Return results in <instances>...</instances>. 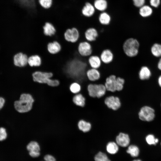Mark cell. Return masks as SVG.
Instances as JSON below:
<instances>
[{"mask_svg":"<svg viewBox=\"0 0 161 161\" xmlns=\"http://www.w3.org/2000/svg\"><path fill=\"white\" fill-rule=\"evenodd\" d=\"M79 129L84 133L89 131L91 128V125L89 122L83 120H80L78 124Z\"/></svg>","mask_w":161,"mask_h":161,"instance_id":"cell-26","label":"cell"},{"mask_svg":"<svg viewBox=\"0 0 161 161\" xmlns=\"http://www.w3.org/2000/svg\"><path fill=\"white\" fill-rule=\"evenodd\" d=\"M115 142L120 147L127 148L130 144L131 139L127 134L120 132L116 136Z\"/></svg>","mask_w":161,"mask_h":161,"instance_id":"cell-11","label":"cell"},{"mask_svg":"<svg viewBox=\"0 0 161 161\" xmlns=\"http://www.w3.org/2000/svg\"><path fill=\"white\" fill-rule=\"evenodd\" d=\"M26 148L29 151H40L41 149L39 143L35 141H31L27 145Z\"/></svg>","mask_w":161,"mask_h":161,"instance_id":"cell-29","label":"cell"},{"mask_svg":"<svg viewBox=\"0 0 161 161\" xmlns=\"http://www.w3.org/2000/svg\"><path fill=\"white\" fill-rule=\"evenodd\" d=\"M86 74L87 78L91 81H96L100 78V73L98 69H89L87 70Z\"/></svg>","mask_w":161,"mask_h":161,"instance_id":"cell-15","label":"cell"},{"mask_svg":"<svg viewBox=\"0 0 161 161\" xmlns=\"http://www.w3.org/2000/svg\"></svg>","mask_w":161,"mask_h":161,"instance_id":"cell-46","label":"cell"},{"mask_svg":"<svg viewBox=\"0 0 161 161\" xmlns=\"http://www.w3.org/2000/svg\"><path fill=\"white\" fill-rule=\"evenodd\" d=\"M95 161H111L106 154L102 151H99L95 155Z\"/></svg>","mask_w":161,"mask_h":161,"instance_id":"cell-32","label":"cell"},{"mask_svg":"<svg viewBox=\"0 0 161 161\" xmlns=\"http://www.w3.org/2000/svg\"><path fill=\"white\" fill-rule=\"evenodd\" d=\"M28 63L30 66H39L41 64V59L38 55H32L28 57Z\"/></svg>","mask_w":161,"mask_h":161,"instance_id":"cell-22","label":"cell"},{"mask_svg":"<svg viewBox=\"0 0 161 161\" xmlns=\"http://www.w3.org/2000/svg\"><path fill=\"white\" fill-rule=\"evenodd\" d=\"M151 75V72L150 69L146 66L142 67L138 73L139 77L142 80L148 79Z\"/></svg>","mask_w":161,"mask_h":161,"instance_id":"cell-21","label":"cell"},{"mask_svg":"<svg viewBox=\"0 0 161 161\" xmlns=\"http://www.w3.org/2000/svg\"><path fill=\"white\" fill-rule=\"evenodd\" d=\"M72 100L76 105L83 107L85 104V98L82 94L80 93L75 94Z\"/></svg>","mask_w":161,"mask_h":161,"instance_id":"cell-25","label":"cell"},{"mask_svg":"<svg viewBox=\"0 0 161 161\" xmlns=\"http://www.w3.org/2000/svg\"><path fill=\"white\" fill-rule=\"evenodd\" d=\"M151 51L152 54L157 57L161 56V44L155 43L152 46Z\"/></svg>","mask_w":161,"mask_h":161,"instance_id":"cell-31","label":"cell"},{"mask_svg":"<svg viewBox=\"0 0 161 161\" xmlns=\"http://www.w3.org/2000/svg\"><path fill=\"white\" fill-rule=\"evenodd\" d=\"M29 155L32 157H37L40 155V151H31L29 152Z\"/></svg>","mask_w":161,"mask_h":161,"instance_id":"cell-41","label":"cell"},{"mask_svg":"<svg viewBox=\"0 0 161 161\" xmlns=\"http://www.w3.org/2000/svg\"><path fill=\"white\" fill-rule=\"evenodd\" d=\"M28 58L26 54L21 52L17 53L13 57L14 65L17 67H24L28 64Z\"/></svg>","mask_w":161,"mask_h":161,"instance_id":"cell-10","label":"cell"},{"mask_svg":"<svg viewBox=\"0 0 161 161\" xmlns=\"http://www.w3.org/2000/svg\"><path fill=\"white\" fill-rule=\"evenodd\" d=\"M116 76L112 75L107 77L104 85L107 91L114 92L116 91Z\"/></svg>","mask_w":161,"mask_h":161,"instance_id":"cell-12","label":"cell"},{"mask_svg":"<svg viewBox=\"0 0 161 161\" xmlns=\"http://www.w3.org/2000/svg\"><path fill=\"white\" fill-rule=\"evenodd\" d=\"M78 51L81 56L83 57H89L92 54V46L90 43L87 41L81 42L78 45Z\"/></svg>","mask_w":161,"mask_h":161,"instance_id":"cell-8","label":"cell"},{"mask_svg":"<svg viewBox=\"0 0 161 161\" xmlns=\"http://www.w3.org/2000/svg\"><path fill=\"white\" fill-rule=\"evenodd\" d=\"M34 101V99L31 94L23 93L21 95L19 100L14 101V107L19 113L27 112L32 109Z\"/></svg>","mask_w":161,"mask_h":161,"instance_id":"cell-2","label":"cell"},{"mask_svg":"<svg viewBox=\"0 0 161 161\" xmlns=\"http://www.w3.org/2000/svg\"><path fill=\"white\" fill-rule=\"evenodd\" d=\"M5 102L4 99L0 97V109L3 107Z\"/></svg>","mask_w":161,"mask_h":161,"instance_id":"cell-42","label":"cell"},{"mask_svg":"<svg viewBox=\"0 0 161 161\" xmlns=\"http://www.w3.org/2000/svg\"><path fill=\"white\" fill-rule=\"evenodd\" d=\"M140 44L136 38H130L127 39L123 43V49L128 56L134 57L137 55L139 52Z\"/></svg>","mask_w":161,"mask_h":161,"instance_id":"cell-4","label":"cell"},{"mask_svg":"<svg viewBox=\"0 0 161 161\" xmlns=\"http://www.w3.org/2000/svg\"><path fill=\"white\" fill-rule=\"evenodd\" d=\"M132 161H142L140 160L139 159H135L133 160Z\"/></svg>","mask_w":161,"mask_h":161,"instance_id":"cell-45","label":"cell"},{"mask_svg":"<svg viewBox=\"0 0 161 161\" xmlns=\"http://www.w3.org/2000/svg\"><path fill=\"white\" fill-rule=\"evenodd\" d=\"M94 6L98 10L103 11L107 8V3L106 0H95Z\"/></svg>","mask_w":161,"mask_h":161,"instance_id":"cell-28","label":"cell"},{"mask_svg":"<svg viewBox=\"0 0 161 161\" xmlns=\"http://www.w3.org/2000/svg\"><path fill=\"white\" fill-rule=\"evenodd\" d=\"M139 13L142 16L147 17L152 14V10L149 6L143 5L140 7Z\"/></svg>","mask_w":161,"mask_h":161,"instance_id":"cell-30","label":"cell"},{"mask_svg":"<svg viewBox=\"0 0 161 161\" xmlns=\"http://www.w3.org/2000/svg\"><path fill=\"white\" fill-rule=\"evenodd\" d=\"M40 4L44 8L48 9L51 6L52 3V0H38Z\"/></svg>","mask_w":161,"mask_h":161,"instance_id":"cell-36","label":"cell"},{"mask_svg":"<svg viewBox=\"0 0 161 161\" xmlns=\"http://www.w3.org/2000/svg\"><path fill=\"white\" fill-rule=\"evenodd\" d=\"M104 102L107 107L114 110L118 109L121 106V102L119 98L114 96L107 97L105 99Z\"/></svg>","mask_w":161,"mask_h":161,"instance_id":"cell-9","label":"cell"},{"mask_svg":"<svg viewBox=\"0 0 161 161\" xmlns=\"http://www.w3.org/2000/svg\"><path fill=\"white\" fill-rule=\"evenodd\" d=\"M23 7L34 10L35 7V0H16Z\"/></svg>","mask_w":161,"mask_h":161,"instance_id":"cell-23","label":"cell"},{"mask_svg":"<svg viewBox=\"0 0 161 161\" xmlns=\"http://www.w3.org/2000/svg\"><path fill=\"white\" fill-rule=\"evenodd\" d=\"M45 161H56L55 158L52 156L47 154L45 155L44 158Z\"/></svg>","mask_w":161,"mask_h":161,"instance_id":"cell-40","label":"cell"},{"mask_svg":"<svg viewBox=\"0 0 161 161\" xmlns=\"http://www.w3.org/2000/svg\"><path fill=\"white\" fill-rule=\"evenodd\" d=\"M127 148L126 152L129 154L131 157H136L139 155L140 149L136 145L130 144Z\"/></svg>","mask_w":161,"mask_h":161,"instance_id":"cell-24","label":"cell"},{"mask_svg":"<svg viewBox=\"0 0 161 161\" xmlns=\"http://www.w3.org/2000/svg\"><path fill=\"white\" fill-rule=\"evenodd\" d=\"M44 34L47 36H51L54 35L56 32V30L53 24L50 22L45 23L43 27Z\"/></svg>","mask_w":161,"mask_h":161,"instance_id":"cell-16","label":"cell"},{"mask_svg":"<svg viewBox=\"0 0 161 161\" xmlns=\"http://www.w3.org/2000/svg\"><path fill=\"white\" fill-rule=\"evenodd\" d=\"M111 17L107 13L103 12L99 15V21L101 25H109L111 21Z\"/></svg>","mask_w":161,"mask_h":161,"instance_id":"cell-27","label":"cell"},{"mask_svg":"<svg viewBox=\"0 0 161 161\" xmlns=\"http://www.w3.org/2000/svg\"><path fill=\"white\" fill-rule=\"evenodd\" d=\"M120 147L115 141H111L106 144L105 149L106 151L111 154H115L118 152Z\"/></svg>","mask_w":161,"mask_h":161,"instance_id":"cell-17","label":"cell"},{"mask_svg":"<svg viewBox=\"0 0 161 161\" xmlns=\"http://www.w3.org/2000/svg\"><path fill=\"white\" fill-rule=\"evenodd\" d=\"M53 74L51 72L37 71L32 74L33 80L41 83L47 84L51 86H56L59 84V81L57 80H52L50 78Z\"/></svg>","mask_w":161,"mask_h":161,"instance_id":"cell-3","label":"cell"},{"mask_svg":"<svg viewBox=\"0 0 161 161\" xmlns=\"http://www.w3.org/2000/svg\"><path fill=\"white\" fill-rule=\"evenodd\" d=\"M7 137V134L6 129L3 128H0V141L5 140Z\"/></svg>","mask_w":161,"mask_h":161,"instance_id":"cell-37","label":"cell"},{"mask_svg":"<svg viewBox=\"0 0 161 161\" xmlns=\"http://www.w3.org/2000/svg\"><path fill=\"white\" fill-rule=\"evenodd\" d=\"M158 83L159 86L161 87V75L158 78Z\"/></svg>","mask_w":161,"mask_h":161,"instance_id":"cell-44","label":"cell"},{"mask_svg":"<svg viewBox=\"0 0 161 161\" xmlns=\"http://www.w3.org/2000/svg\"><path fill=\"white\" fill-rule=\"evenodd\" d=\"M134 5L137 7H141L144 5L145 0H132Z\"/></svg>","mask_w":161,"mask_h":161,"instance_id":"cell-38","label":"cell"},{"mask_svg":"<svg viewBox=\"0 0 161 161\" xmlns=\"http://www.w3.org/2000/svg\"><path fill=\"white\" fill-rule=\"evenodd\" d=\"M87 90L90 97L98 98L103 96L106 91L105 85L102 84L90 83L88 86Z\"/></svg>","mask_w":161,"mask_h":161,"instance_id":"cell-5","label":"cell"},{"mask_svg":"<svg viewBox=\"0 0 161 161\" xmlns=\"http://www.w3.org/2000/svg\"><path fill=\"white\" fill-rule=\"evenodd\" d=\"M160 0H150V2L151 5L152 7H157L160 4Z\"/></svg>","mask_w":161,"mask_h":161,"instance_id":"cell-39","label":"cell"},{"mask_svg":"<svg viewBox=\"0 0 161 161\" xmlns=\"http://www.w3.org/2000/svg\"><path fill=\"white\" fill-rule=\"evenodd\" d=\"M145 139L147 143L149 145H156L159 141L158 139L156 138L152 134H149L147 135Z\"/></svg>","mask_w":161,"mask_h":161,"instance_id":"cell-33","label":"cell"},{"mask_svg":"<svg viewBox=\"0 0 161 161\" xmlns=\"http://www.w3.org/2000/svg\"><path fill=\"white\" fill-rule=\"evenodd\" d=\"M65 39L67 41L75 43L78 39L79 33L78 30L75 27L67 29L64 33Z\"/></svg>","mask_w":161,"mask_h":161,"instance_id":"cell-7","label":"cell"},{"mask_svg":"<svg viewBox=\"0 0 161 161\" xmlns=\"http://www.w3.org/2000/svg\"><path fill=\"white\" fill-rule=\"evenodd\" d=\"M62 64V69L66 76L72 82H77L80 86L88 85L91 81L87 78V70L91 68L88 62L89 57H83L76 50L66 56Z\"/></svg>","mask_w":161,"mask_h":161,"instance_id":"cell-1","label":"cell"},{"mask_svg":"<svg viewBox=\"0 0 161 161\" xmlns=\"http://www.w3.org/2000/svg\"><path fill=\"white\" fill-rule=\"evenodd\" d=\"M95 12V7L89 2H86L82 10L83 14L84 16L88 17L92 16Z\"/></svg>","mask_w":161,"mask_h":161,"instance_id":"cell-20","label":"cell"},{"mask_svg":"<svg viewBox=\"0 0 161 161\" xmlns=\"http://www.w3.org/2000/svg\"><path fill=\"white\" fill-rule=\"evenodd\" d=\"M138 116L141 120L151 121L154 119L155 116L154 110L150 106H145L140 109L138 113Z\"/></svg>","mask_w":161,"mask_h":161,"instance_id":"cell-6","label":"cell"},{"mask_svg":"<svg viewBox=\"0 0 161 161\" xmlns=\"http://www.w3.org/2000/svg\"><path fill=\"white\" fill-rule=\"evenodd\" d=\"M88 62L91 68L98 69L100 66L102 61L99 56L91 55L89 57Z\"/></svg>","mask_w":161,"mask_h":161,"instance_id":"cell-18","label":"cell"},{"mask_svg":"<svg viewBox=\"0 0 161 161\" xmlns=\"http://www.w3.org/2000/svg\"></svg>","mask_w":161,"mask_h":161,"instance_id":"cell-47","label":"cell"},{"mask_svg":"<svg viewBox=\"0 0 161 161\" xmlns=\"http://www.w3.org/2000/svg\"><path fill=\"white\" fill-rule=\"evenodd\" d=\"M48 52L52 54H56L61 49V46L60 43L56 41L49 43L47 46Z\"/></svg>","mask_w":161,"mask_h":161,"instance_id":"cell-19","label":"cell"},{"mask_svg":"<svg viewBox=\"0 0 161 161\" xmlns=\"http://www.w3.org/2000/svg\"><path fill=\"white\" fill-rule=\"evenodd\" d=\"M157 67L159 69L161 70V58L160 59L158 62Z\"/></svg>","mask_w":161,"mask_h":161,"instance_id":"cell-43","label":"cell"},{"mask_svg":"<svg viewBox=\"0 0 161 161\" xmlns=\"http://www.w3.org/2000/svg\"><path fill=\"white\" fill-rule=\"evenodd\" d=\"M70 91L73 93H78L81 90L80 85L77 82H74L70 85L69 87Z\"/></svg>","mask_w":161,"mask_h":161,"instance_id":"cell-35","label":"cell"},{"mask_svg":"<svg viewBox=\"0 0 161 161\" xmlns=\"http://www.w3.org/2000/svg\"><path fill=\"white\" fill-rule=\"evenodd\" d=\"M125 83L124 79L119 77H117L116 80V91H119L122 90Z\"/></svg>","mask_w":161,"mask_h":161,"instance_id":"cell-34","label":"cell"},{"mask_svg":"<svg viewBox=\"0 0 161 161\" xmlns=\"http://www.w3.org/2000/svg\"><path fill=\"white\" fill-rule=\"evenodd\" d=\"M98 36L97 30L94 27L88 28L85 32V36L86 41L89 42L95 41Z\"/></svg>","mask_w":161,"mask_h":161,"instance_id":"cell-14","label":"cell"},{"mask_svg":"<svg viewBox=\"0 0 161 161\" xmlns=\"http://www.w3.org/2000/svg\"><path fill=\"white\" fill-rule=\"evenodd\" d=\"M113 58V53L110 50L108 49L104 50L100 56L102 62L105 64L110 63L112 61Z\"/></svg>","mask_w":161,"mask_h":161,"instance_id":"cell-13","label":"cell"}]
</instances>
